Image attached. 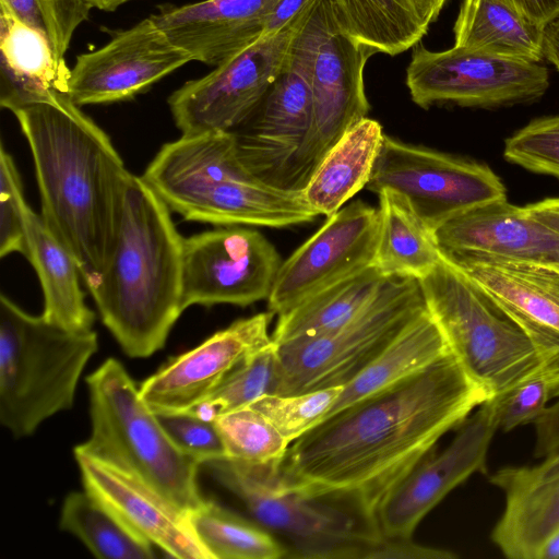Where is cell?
I'll list each match as a JSON object with an SVG mask.
<instances>
[{"label":"cell","mask_w":559,"mask_h":559,"mask_svg":"<svg viewBox=\"0 0 559 559\" xmlns=\"http://www.w3.org/2000/svg\"><path fill=\"white\" fill-rule=\"evenodd\" d=\"M490 483L506 499L491 540L509 559H538L559 530V451L537 465L500 468Z\"/></svg>","instance_id":"obj_24"},{"label":"cell","mask_w":559,"mask_h":559,"mask_svg":"<svg viewBox=\"0 0 559 559\" xmlns=\"http://www.w3.org/2000/svg\"><path fill=\"white\" fill-rule=\"evenodd\" d=\"M24 223L26 259L37 273L44 296L41 316L49 322L72 331H90L95 313L85 302L80 284L81 271L71 252L51 233L41 215L26 203Z\"/></svg>","instance_id":"obj_26"},{"label":"cell","mask_w":559,"mask_h":559,"mask_svg":"<svg viewBox=\"0 0 559 559\" xmlns=\"http://www.w3.org/2000/svg\"><path fill=\"white\" fill-rule=\"evenodd\" d=\"M559 397V366L543 360L540 367L504 393L495 396L499 428L503 431L534 424L552 399Z\"/></svg>","instance_id":"obj_39"},{"label":"cell","mask_w":559,"mask_h":559,"mask_svg":"<svg viewBox=\"0 0 559 559\" xmlns=\"http://www.w3.org/2000/svg\"><path fill=\"white\" fill-rule=\"evenodd\" d=\"M317 2L282 31L262 35L207 74L173 92L167 103L181 134L231 132L242 124L286 68L293 41Z\"/></svg>","instance_id":"obj_11"},{"label":"cell","mask_w":559,"mask_h":559,"mask_svg":"<svg viewBox=\"0 0 559 559\" xmlns=\"http://www.w3.org/2000/svg\"><path fill=\"white\" fill-rule=\"evenodd\" d=\"M0 9L40 33L55 58L64 61L73 34L88 20L92 0H0Z\"/></svg>","instance_id":"obj_37"},{"label":"cell","mask_w":559,"mask_h":559,"mask_svg":"<svg viewBox=\"0 0 559 559\" xmlns=\"http://www.w3.org/2000/svg\"><path fill=\"white\" fill-rule=\"evenodd\" d=\"M59 526L99 559H152L154 546L130 530L87 491H72L63 500Z\"/></svg>","instance_id":"obj_33"},{"label":"cell","mask_w":559,"mask_h":559,"mask_svg":"<svg viewBox=\"0 0 559 559\" xmlns=\"http://www.w3.org/2000/svg\"><path fill=\"white\" fill-rule=\"evenodd\" d=\"M418 282L449 350L490 399L540 367L543 360L527 333L463 270L441 257Z\"/></svg>","instance_id":"obj_7"},{"label":"cell","mask_w":559,"mask_h":559,"mask_svg":"<svg viewBox=\"0 0 559 559\" xmlns=\"http://www.w3.org/2000/svg\"><path fill=\"white\" fill-rule=\"evenodd\" d=\"M318 0H278L267 19L263 35L282 31L293 19Z\"/></svg>","instance_id":"obj_45"},{"label":"cell","mask_w":559,"mask_h":559,"mask_svg":"<svg viewBox=\"0 0 559 559\" xmlns=\"http://www.w3.org/2000/svg\"><path fill=\"white\" fill-rule=\"evenodd\" d=\"M455 557L454 552L447 549L417 544L412 537L382 535L369 559H452Z\"/></svg>","instance_id":"obj_43"},{"label":"cell","mask_w":559,"mask_h":559,"mask_svg":"<svg viewBox=\"0 0 559 559\" xmlns=\"http://www.w3.org/2000/svg\"><path fill=\"white\" fill-rule=\"evenodd\" d=\"M536 425L537 440L535 447L536 457H546L559 451V397L558 402L547 406L534 423Z\"/></svg>","instance_id":"obj_44"},{"label":"cell","mask_w":559,"mask_h":559,"mask_svg":"<svg viewBox=\"0 0 559 559\" xmlns=\"http://www.w3.org/2000/svg\"><path fill=\"white\" fill-rule=\"evenodd\" d=\"M273 317L267 310L239 319L174 357L142 382V399L156 414L191 412L249 355L273 341Z\"/></svg>","instance_id":"obj_19"},{"label":"cell","mask_w":559,"mask_h":559,"mask_svg":"<svg viewBox=\"0 0 559 559\" xmlns=\"http://www.w3.org/2000/svg\"><path fill=\"white\" fill-rule=\"evenodd\" d=\"M202 466L245 504L252 519L284 538L286 558L369 559L382 536L373 523L340 503L281 487L275 467L226 457Z\"/></svg>","instance_id":"obj_8"},{"label":"cell","mask_w":559,"mask_h":559,"mask_svg":"<svg viewBox=\"0 0 559 559\" xmlns=\"http://www.w3.org/2000/svg\"><path fill=\"white\" fill-rule=\"evenodd\" d=\"M94 8L102 11H115L117 9V0H92Z\"/></svg>","instance_id":"obj_51"},{"label":"cell","mask_w":559,"mask_h":559,"mask_svg":"<svg viewBox=\"0 0 559 559\" xmlns=\"http://www.w3.org/2000/svg\"><path fill=\"white\" fill-rule=\"evenodd\" d=\"M312 121L308 80L287 62L254 112L231 131L239 160L261 182L301 192L300 169Z\"/></svg>","instance_id":"obj_15"},{"label":"cell","mask_w":559,"mask_h":559,"mask_svg":"<svg viewBox=\"0 0 559 559\" xmlns=\"http://www.w3.org/2000/svg\"><path fill=\"white\" fill-rule=\"evenodd\" d=\"M225 457L252 466L277 467L290 445L257 409L246 405L213 419Z\"/></svg>","instance_id":"obj_35"},{"label":"cell","mask_w":559,"mask_h":559,"mask_svg":"<svg viewBox=\"0 0 559 559\" xmlns=\"http://www.w3.org/2000/svg\"><path fill=\"white\" fill-rule=\"evenodd\" d=\"M524 207L532 217L559 234V197L548 198Z\"/></svg>","instance_id":"obj_47"},{"label":"cell","mask_w":559,"mask_h":559,"mask_svg":"<svg viewBox=\"0 0 559 559\" xmlns=\"http://www.w3.org/2000/svg\"><path fill=\"white\" fill-rule=\"evenodd\" d=\"M140 177L186 221L280 228L318 216L302 192L251 175L238 158L233 132L181 134L163 144Z\"/></svg>","instance_id":"obj_4"},{"label":"cell","mask_w":559,"mask_h":559,"mask_svg":"<svg viewBox=\"0 0 559 559\" xmlns=\"http://www.w3.org/2000/svg\"><path fill=\"white\" fill-rule=\"evenodd\" d=\"M384 135L380 122L365 117L329 151L302 190L318 215L334 214L366 188Z\"/></svg>","instance_id":"obj_27"},{"label":"cell","mask_w":559,"mask_h":559,"mask_svg":"<svg viewBox=\"0 0 559 559\" xmlns=\"http://www.w3.org/2000/svg\"><path fill=\"white\" fill-rule=\"evenodd\" d=\"M449 352L443 334L426 308L344 385L325 417L412 377Z\"/></svg>","instance_id":"obj_28"},{"label":"cell","mask_w":559,"mask_h":559,"mask_svg":"<svg viewBox=\"0 0 559 559\" xmlns=\"http://www.w3.org/2000/svg\"><path fill=\"white\" fill-rule=\"evenodd\" d=\"M157 416L177 445L197 457L202 465L226 456L213 420L192 413L157 414Z\"/></svg>","instance_id":"obj_42"},{"label":"cell","mask_w":559,"mask_h":559,"mask_svg":"<svg viewBox=\"0 0 559 559\" xmlns=\"http://www.w3.org/2000/svg\"><path fill=\"white\" fill-rule=\"evenodd\" d=\"M389 277L373 265L330 285L277 316L272 340L278 344L335 330L357 317Z\"/></svg>","instance_id":"obj_31"},{"label":"cell","mask_w":559,"mask_h":559,"mask_svg":"<svg viewBox=\"0 0 559 559\" xmlns=\"http://www.w3.org/2000/svg\"><path fill=\"white\" fill-rule=\"evenodd\" d=\"M525 17L544 26L559 13V0H502Z\"/></svg>","instance_id":"obj_46"},{"label":"cell","mask_w":559,"mask_h":559,"mask_svg":"<svg viewBox=\"0 0 559 559\" xmlns=\"http://www.w3.org/2000/svg\"><path fill=\"white\" fill-rule=\"evenodd\" d=\"M454 46L539 62L543 26L502 0H463L454 23Z\"/></svg>","instance_id":"obj_30"},{"label":"cell","mask_w":559,"mask_h":559,"mask_svg":"<svg viewBox=\"0 0 559 559\" xmlns=\"http://www.w3.org/2000/svg\"><path fill=\"white\" fill-rule=\"evenodd\" d=\"M559 558V530L548 539L543 547L538 559Z\"/></svg>","instance_id":"obj_50"},{"label":"cell","mask_w":559,"mask_h":559,"mask_svg":"<svg viewBox=\"0 0 559 559\" xmlns=\"http://www.w3.org/2000/svg\"><path fill=\"white\" fill-rule=\"evenodd\" d=\"M12 112L33 157L40 215L88 288L115 252L131 173L107 133L68 94Z\"/></svg>","instance_id":"obj_2"},{"label":"cell","mask_w":559,"mask_h":559,"mask_svg":"<svg viewBox=\"0 0 559 559\" xmlns=\"http://www.w3.org/2000/svg\"><path fill=\"white\" fill-rule=\"evenodd\" d=\"M426 25L437 20L447 0H409Z\"/></svg>","instance_id":"obj_49"},{"label":"cell","mask_w":559,"mask_h":559,"mask_svg":"<svg viewBox=\"0 0 559 559\" xmlns=\"http://www.w3.org/2000/svg\"><path fill=\"white\" fill-rule=\"evenodd\" d=\"M82 485L130 530L167 557L212 559L198 538L190 513L133 475L74 450Z\"/></svg>","instance_id":"obj_20"},{"label":"cell","mask_w":559,"mask_h":559,"mask_svg":"<svg viewBox=\"0 0 559 559\" xmlns=\"http://www.w3.org/2000/svg\"><path fill=\"white\" fill-rule=\"evenodd\" d=\"M342 26L354 38L390 56L414 47L428 25L409 0H331Z\"/></svg>","instance_id":"obj_32"},{"label":"cell","mask_w":559,"mask_h":559,"mask_svg":"<svg viewBox=\"0 0 559 559\" xmlns=\"http://www.w3.org/2000/svg\"><path fill=\"white\" fill-rule=\"evenodd\" d=\"M23 185L12 155L0 147V258L13 252L26 257Z\"/></svg>","instance_id":"obj_41"},{"label":"cell","mask_w":559,"mask_h":559,"mask_svg":"<svg viewBox=\"0 0 559 559\" xmlns=\"http://www.w3.org/2000/svg\"><path fill=\"white\" fill-rule=\"evenodd\" d=\"M281 264L275 247L246 225L216 226L186 237L182 309L222 304L247 307L267 300Z\"/></svg>","instance_id":"obj_14"},{"label":"cell","mask_w":559,"mask_h":559,"mask_svg":"<svg viewBox=\"0 0 559 559\" xmlns=\"http://www.w3.org/2000/svg\"><path fill=\"white\" fill-rule=\"evenodd\" d=\"M379 211L357 200L328 216L324 224L282 262L267 310L283 314L298 304L373 264Z\"/></svg>","instance_id":"obj_17"},{"label":"cell","mask_w":559,"mask_h":559,"mask_svg":"<svg viewBox=\"0 0 559 559\" xmlns=\"http://www.w3.org/2000/svg\"><path fill=\"white\" fill-rule=\"evenodd\" d=\"M432 233L441 253H479L559 266V234L507 198L462 211Z\"/></svg>","instance_id":"obj_21"},{"label":"cell","mask_w":559,"mask_h":559,"mask_svg":"<svg viewBox=\"0 0 559 559\" xmlns=\"http://www.w3.org/2000/svg\"><path fill=\"white\" fill-rule=\"evenodd\" d=\"M277 385L278 359L272 341L249 355L206 400L188 413L213 420L265 394H276Z\"/></svg>","instance_id":"obj_36"},{"label":"cell","mask_w":559,"mask_h":559,"mask_svg":"<svg viewBox=\"0 0 559 559\" xmlns=\"http://www.w3.org/2000/svg\"><path fill=\"white\" fill-rule=\"evenodd\" d=\"M426 308L418 280L393 276L348 323L329 332L274 342L276 394L344 386Z\"/></svg>","instance_id":"obj_9"},{"label":"cell","mask_w":559,"mask_h":559,"mask_svg":"<svg viewBox=\"0 0 559 559\" xmlns=\"http://www.w3.org/2000/svg\"><path fill=\"white\" fill-rule=\"evenodd\" d=\"M93 331H72L0 296V421L15 437L72 407L81 374L97 352Z\"/></svg>","instance_id":"obj_6"},{"label":"cell","mask_w":559,"mask_h":559,"mask_svg":"<svg viewBox=\"0 0 559 559\" xmlns=\"http://www.w3.org/2000/svg\"><path fill=\"white\" fill-rule=\"evenodd\" d=\"M170 212L141 177L131 174L115 252L104 274L88 287L104 325L132 358L162 349L183 312V237Z\"/></svg>","instance_id":"obj_3"},{"label":"cell","mask_w":559,"mask_h":559,"mask_svg":"<svg viewBox=\"0 0 559 559\" xmlns=\"http://www.w3.org/2000/svg\"><path fill=\"white\" fill-rule=\"evenodd\" d=\"M192 527L212 559H280L286 546L254 519L205 499L190 513Z\"/></svg>","instance_id":"obj_34"},{"label":"cell","mask_w":559,"mask_h":559,"mask_svg":"<svg viewBox=\"0 0 559 559\" xmlns=\"http://www.w3.org/2000/svg\"><path fill=\"white\" fill-rule=\"evenodd\" d=\"M503 157L530 171L559 178V116L539 118L504 143Z\"/></svg>","instance_id":"obj_40"},{"label":"cell","mask_w":559,"mask_h":559,"mask_svg":"<svg viewBox=\"0 0 559 559\" xmlns=\"http://www.w3.org/2000/svg\"><path fill=\"white\" fill-rule=\"evenodd\" d=\"M441 254L488 290L536 348L559 345V266L479 253Z\"/></svg>","instance_id":"obj_22"},{"label":"cell","mask_w":559,"mask_h":559,"mask_svg":"<svg viewBox=\"0 0 559 559\" xmlns=\"http://www.w3.org/2000/svg\"><path fill=\"white\" fill-rule=\"evenodd\" d=\"M278 0H203L165 4L151 16L192 61L216 67L258 40Z\"/></svg>","instance_id":"obj_23"},{"label":"cell","mask_w":559,"mask_h":559,"mask_svg":"<svg viewBox=\"0 0 559 559\" xmlns=\"http://www.w3.org/2000/svg\"><path fill=\"white\" fill-rule=\"evenodd\" d=\"M0 64L2 108L14 109L68 94L70 69L59 62L37 31L0 9Z\"/></svg>","instance_id":"obj_25"},{"label":"cell","mask_w":559,"mask_h":559,"mask_svg":"<svg viewBox=\"0 0 559 559\" xmlns=\"http://www.w3.org/2000/svg\"><path fill=\"white\" fill-rule=\"evenodd\" d=\"M366 188L401 194L431 229L469 207L507 198L503 182L487 165L386 134Z\"/></svg>","instance_id":"obj_12"},{"label":"cell","mask_w":559,"mask_h":559,"mask_svg":"<svg viewBox=\"0 0 559 559\" xmlns=\"http://www.w3.org/2000/svg\"><path fill=\"white\" fill-rule=\"evenodd\" d=\"M191 61L148 16L78 56L68 96L80 107L129 100Z\"/></svg>","instance_id":"obj_18"},{"label":"cell","mask_w":559,"mask_h":559,"mask_svg":"<svg viewBox=\"0 0 559 559\" xmlns=\"http://www.w3.org/2000/svg\"><path fill=\"white\" fill-rule=\"evenodd\" d=\"M344 386L298 394H265L248 404L261 413L290 444L332 409Z\"/></svg>","instance_id":"obj_38"},{"label":"cell","mask_w":559,"mask_h":559,"mask_svg":"<svg viewBox=\"0 0 559 559\" xmlns=\"http://www.w3.org/2000/svg\"><path fill=\"white\" fill-rule=\"evenodd\" d=\"M86 383L92 429L74 450L133 475L188 513L201 507L202 463L171 439L123 365L108 358Z\"/></svg>","instance_id":"obj_5"},{"label":"cell","mask_w":559,"mask_h":559,"mask_svg":"<svg viewBox=\"0 0 559 559\" xmlns=\"http://www.w3.org/2000/svg\"><path fill=\"white\" fill-rule=\"evenodd\" d=\"M378 51L342 26L331 0H319L295 37L288 64L308 80L313 121L300 169L301 192L346 131L369 112L364 70Z\"/></svg>","instance_id":"obj_10"},{"label":"cell","mask_w":559,"mask_h":559,"mask_svg":"<svg viewBox=\"0 0 559 559\" xmlns=\"http://www.w3.org/2000/svg\"><path fill=\"white\" fill-rule=\"evenodd\" d=\"M379 195V235L373 266L385 277L427 275L442 254L432 229L401 194L382 190Z\"/></svg>","instance_id":"obj_29"},{"label":"cell","mask_w":559,"mask_h":559,"mask_svg":"<svg viewBox=\"0 0 559 559\" xmlns=\"http://www.w3.org/2000/svg\"><path fill=\"white\" fill-rule=\"evenodd\" d=\"M543 53L559 70V13L543 26Z\"/></svg>","instance_id":"obj_48"},{"label":"cell","mask_w":559,"mask_h":559,"mask_svg":"<svg viewBox=\"0 0 559 559\" xmlns=\"http://www.w3.org/2000/svg\"><path fill=\"white\" fill-rule=\"evenodd\" d=\"M406 84L423 108L436 103L497 107L539 98L549 86V73L538 62L457 46L431 51L417 43Z\"/></svg>","instance_id":"obj_13"},{"label":"cell","mask_w":559,"mask_h":559,"mask_svg":"<svg viewBox=\"0 0 559 559\" xmlns=\"http://www.w3.org/2000/svg\"><path fill=\"white\" fill-rule=\"evenodd\" d=\"M487 400L486 390L449 352L325 417L290 443L275 479L287 490L340 503L377 525L386 495Z\"/></svg>","instance_id":"obj_1"},{"label":"cell","mask_w":559,"mask_h":559,"mask_svg":"<svg viewBox=\"0 0 559 559\" xmlns=\"http://www.w3.org/2000/svg\"><path fill=\"white\" fill-rule=\"evenodd\" d=\"M457 428L442 452L428 453L383 499L376 515L382 535L413 537L420 521L450 491L486 471L489 445L499 429L495 399L479 405Z\"/></svg>","instance_id":"obj_16"}]
</instances>
